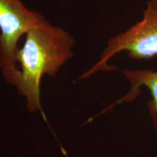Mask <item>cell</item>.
<instances>
[{"instance_id": "cell-1", "label": "cell", "mask_w": 157, "mask_h": 157, "mask_svg": "<svg viewBox=\"0 0 157 157\" xmlns=\"http://www.w3.org/2000/svg\"><path fill=\"white\" fill-rule=\"evenodd\" d=\"M73 36L63 29L50 24L45 18L25 34L22 48H18L16 60L18 74L14 86L26 99L31 112L40 111V86L44 75L56 76L73 56Z\"/></svg>"}, {"instance_id": "cell-2", "label": "cell", "mask_w": 157, "mask_h": 157, "mask_svg": "<svg viewBox=\"0 0 157 157\" xmlns=\"http://www.w3.org/2000/svg\"><path fill=\"white\" fill-rule=\"evenodd\" d=\"M121 52H127L131 58L137 60H149L157 56V0L148 2L140 21L110 39L100 60L81 78L109 69L108 63Z\"/></svg>"}, {"instance_id": "cell-3", "label": "cell", "mask_w": 157, "mask_h": 157, "mask_svg": "<svg viewBox=\"0 0 157 157\" xmlns=\"http://www.w3.org/2000/svg\"><path fill=\"white\" fill-rule=\"evenodd\" d=\"M44 19L21 0H0V66L10 84L14 85L18 74L16 56L20 39Z\"/></svg>"}, {"instance_id": "cell-4", "label": "cell", "mask_w": 157, "mask_h": 157, "mask_svg": "<svg viewBox=\"0 0 157 157\" xmlns=\"http://www.w3.org/2000/svg\"><path fill=\"white\" fill-rule=\"evenodd\" d=\"M123 74L130 84V90L126 95L117 101L116 104L122 102L132 101L139 93V89L146 87L150 92L151 99L148 101V107L151 118L157 129V71L148 69L124 70Z\"/></svg>"}]
</instances>
